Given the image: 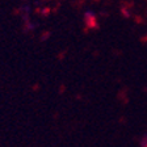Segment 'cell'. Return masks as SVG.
<instances>
[{
	"mask_svg": "<svg viewBox=\"0 0 147 147\" xmlns=\"http://www.w3.org/2000/svg\"><path fill=\"white\" fill-rule=\"evenodd\" d=\"M84 22H86V25L88 28H96L97 26V17H96V15L93 12L88 11L84 15Z\"/></svg>",
	"mask_w": 147,
	"mask_h": 147,
	"instance_id": "1",
	"label": "cell"
},
{
	"mask_svg": "<svg viewBox=\"0 0 147 147\" xmlns=\"http://www.w3.org/2000/svg\"><path fill=\"white\" fill-rule=\"evenodd\" d=\"M139 146L142 147H147V135H143V137L139 139Z\"/></svg>",
	"mask_w": 147,
	"mask_h": 147,
	"instance_id": "2",
	"label": "cell"
}]
</instances>
